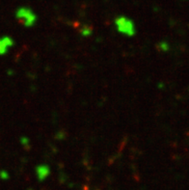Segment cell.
I'll list each match as a JSON object with an SVG mask.
<instances>
[{
  "label": "cell",
  "mask_w": 189,
  "mask_h": 190,
  "mask_svg": "<svg viewBox=\"0 0 189 190\" xmlns=\"http://www.w3.org/2000/svg\"><path fill=\"white\" fill-rule=\"evenodd\" d=\"M14 45V42L13 38L9 37V36H4V37L0 38V55L6 54L13 47Z\"/></svg>",
  "instance_id": "obj_4"
},
{
  "label": "cell",
  "mask_w": 189,
  "mask_h": 190,
  "mask_svg": "<svg viewBox=\"0 0 189 190\" xmlns=\"http://www.w3.org/2000/svg\"><path fill=\"white\" fill-rule=\"evenodd\" d=\"M20 144L21 146H23L24 148L26 147H30V140H29V138L26 137V136H23L20 138Z\"/></svg>",
  "instance_id": "obj_7"
},
{
  "label": "cell",
  "mask_w": 189,
  "mask_h": 190,
  "mask_svg": "<svg viewBox=\"0 0 189 190\" xmlns=\"http://www.w3.org/2000/svg\"><path fill=\"white\" fill-rule=\"evenodd\" d=\"M16 18L24 27H32L37 22V14H36L30 8L21 7L16 12Z\"/></svg>",
  "instance_id": "obj_2"
},
{
  "label": "cell",
  "mask_w": 189,
  "mask_h": 190,
  "mask_svg": "<svg viewBox=\"0 0 189 190\" xmlns=\"http://www.w3.org/2000/svg\"><path fill=\"white\" fill-rule=\"evenodd\" d=\"M29 190H31V189H29Z\"/></svg>",
  "instance_id": "obj_9"
},
{
  "label": "cell",
  "mask_w": 189,
  "mask_h": 190,
  "mask_svg": "<svg viewBox=\"0 0 189 190\" xmlns=\"http://www.w3.org/2000/svg\"><path fill=\"white\" fill-rule=\"evenodd\" d=\"M92 33H93L92 28L87 26V25H85L84 27H82L80 29V34H81V36H83V37H90Z\"/></svg>",
  "instance_id": "obj_5"
},
{
  "label": "cell",
  "mask_w": 189,
  "mask_h": 190,
  "mask_svg": "<svg viewBox=\"0 0 189 190\" xmlns=\"http://www.w3.org/2000/svg\"><path fill=\"white\" fill-rule=\"evenodd\" d=\"M158 48L160 51H162V52H167L169 49H170V46H169V43L165 42V41H161L160 42L158 43Z\"/></svg>",
  "instance_id": "obj_6"
},
{
  "label": "cell",
  "mask_w": 189,
  "mask_h": 190,
  "mask_svg": "<svg viewBox=\"0 0 189 190\" xmlns=\"http://www.w3.org/2000/svg\"><path fill=\"white\" fill-rule=\"evenodd\" d=\"M36 177H37L38 180L43 181L46 180L50 175V167L46 164H39L35 169Z\"/></svg>",
  "instance_id": "obj_3"
},
{
  "label": "cell",
  "mask_w": 189,
  "mask_h": 190,
  "mask_svg": "<svg viewBox=\"0 0 189 190\" xmlns=\"http://www.w3.org/2000/svg\"><path fill=\"white\" fill-rule=\"evenodd\" d=\"M114 24L117 30L120 34L126 37L131 38L136 34V26L133 22L132 19L128 18L127 17H118L115 19Z\"/></svg>",
  "instance_id": "obj_1"
},
{
  "label": "cell",
  "mask_w": 189,
  "mask_h": 190,
  "mask_svg": "<svg viewBox=\"0 0 189 190\" xmlns=\"http://www.w3.org/2000/svg\"><path fill=\"white\" fill-rule=\"evenodd\" d=\"M0 178L2 180H8L9 179V173L7 171H1L0 172Z\"/></svg>",
  "instance_id": "obj_8"
}]
</instances>
